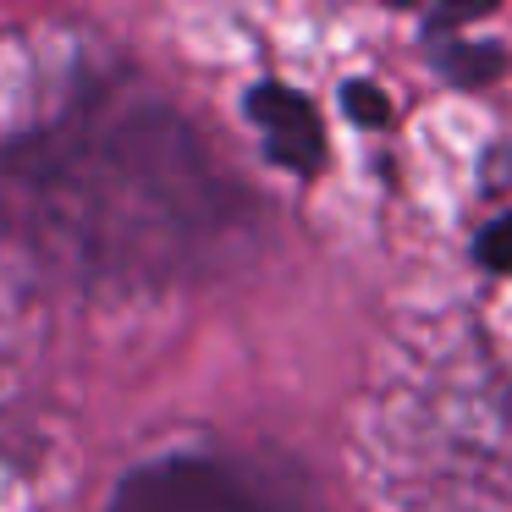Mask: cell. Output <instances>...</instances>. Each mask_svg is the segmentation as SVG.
<instances>
[{"label":"cell","mask_w":512,"mask_h":512,"mask_svg":"<svg viewBox=\"0 0 512 512\" xmlns=\"http://www.w3.org/2000/svg\"><path fill=\"white\" fill-rule=\"evenodd\" d=\"M105 512H303L287 485L226 452H166L133 468Z\"/></svg>","instance_id":"6da1fadb"},{"label":"cell","mask_w":512,"mask_h":512,"mask_svg":"<svg viewBox=\"0 0 512 512\" xmlns=\"http://www.w3.org/2000/svg\"><path fill=\"white\" fill-rule=\"evenodd\" d=\"M248 116L259 122V138H265V149L281 166H292V171L320 166V155H325L320 116H314V105L303 94H292L287 83H259L248 94Z\"/></svg>","instance_id":"7a4b0ae2"}]
</instances>
